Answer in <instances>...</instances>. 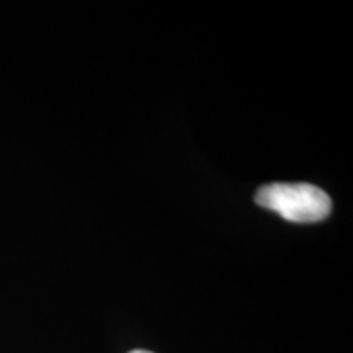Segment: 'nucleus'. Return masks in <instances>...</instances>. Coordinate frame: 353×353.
<instances>
[{"label":"nucleus","instance_id":"nucleus-1","mask_svg":"<svg viewBox=\"0 0 353 353\" xmlns=\"http://www.w3.org/2000/svg\"><path fill=\"white\" fill-rule=\"evenodd\" d=\"M255 203L291 223H316L332 210L327 193L309 183L265 185L255 195Z\"/></svg>","mask_w":353,"mask_h":353},{"label":"nucleus","instance_id":"nucleus-2","mask_svg":"<svg viewBox=\"0 0 353 353\" xmlns=\"http://www.w3.org/2000/svg\"><path fill=\"white\" fill-rule=\"evenodd\" d=\"M130 353H152V352H148V350H132Z\"/></svg>","mask_w":353,"mask_h":353}]
</instances>
